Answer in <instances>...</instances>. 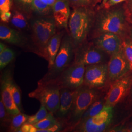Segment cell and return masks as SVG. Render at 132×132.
Listing matches in <instances>:
<instances>
[{
  "mask_svg": "<svg viewBox=\"0 0 132 132\" xmlns=\"http://www.w3.org/2000/svg\"><path fill=\"white\" fill-rule=\"evenodd\" d=\"M62 37V33H56L48 42L44 58L48 61V69L53 65L59 51L61 44Z\"/></svg>",
  "mask_w": 132,
  "mask_h": 132,
  "instance_id": "obj_17",
  "label": "cell"
},
{
  "mask_svg": "<svg viewBox=\"0 0 132 132\" xmlns=\"http://www.w3.org/2000/svg\"><path fill=\"white\" fill-rule=\"evenodd\" d=\"M11 23L15 27L19 29H24L28 26V22L26 17L18 11H15L12 15Z\"/></svg>",
  "mask_w": 132,
  "mask_h": 132,
  "instance_id": "obj_23",
  "label": "cell"
},
{
  "mask_svg": "<svg viewBox=\"0 0 132 132\" xmlns=\"http://www.w3.org/2000/svg\"><path fill=\"white\" fill-rule=\"evenodd\" d=\"M56 25L54 20L49 18L36 19L32 23L33 42L41 56L44 57L48 41L56 33Z\"/></svg>",
  "mask_w": 132,
  "mask_h": 132,
  "instance_id": "obj_6",
  "label": "cell"
},
{
  "mask_svg": "<svg viewBox=\"0 0 132 132\" xmlns=\"http://www.w3.org/2000/svg\"><path fill=\"white\" fill-rule=\"evenodd\" d=\"M69 0H56L52 6L53 17L57 25L67 29L70 17Z\"/></svg>",
  "mask_w": 132,
  "mask_h": 132,
  "instance_id": "obj_15",
  "label": "cell"
},
{
  "mask_svg": "<svg viewBox=\"0 0 132 132\" xmlns=\"http://www.w3.org/2000/svg\"><path fill=\"white\" fill-rule=\"evenodd\" d=\"M124 1L125 0H108L104 5V7L105 9H109L115 5L124 2Z\"/></svg>",
  "mask_w": 132,
  "mask_h": 132,
  "instance_id": "obj_33",
  "label": "cell"
},
{
  "mask_svg": "<svg viewBox=\"0 0 132 132\" xmlns=\"http://www.w3.org/2000/svg\"><path fill=\"white\" fill-rule=\"evenodd\" d=\"M15 53L10 48H6L0 52V69H4L14 60Z\"/></svg>",
  "mask_w": 132,
  "mask_h": 132,
  "instance_id": "obj_22",
  "label": "cell"
},
{
  "mask_svg": "<svg viewBox=\"0 0 132 132\" xmlns=\"http://www.w3.org/2000/svg\"><path fill=\"white\" fill-rule=\"evenodd\" d=\"M28 118V116L21 113L13 116L10 123V130L12 132H19L21 127L27 122Z\"/></svg>",
  "mask_w": 132,
  "mask_h": 132,
  "instance_id": "obj_20",
  "label": "cell"
},
{
  "mask_svg": "<svg viewBox=\"0 0 132 132\" xmlns=\"http://www.w3.org/2000/svg\"><path fill=\"white\" fill-rule=\"evenodd\" d=\"M108 0H103V5H104Z\"/></svg>",
  "mask_w": 132,
  "mask_h": 132,
  "instance_id": "obj_39",
  "label": "cell"
},
{
  "mask_svg": "<svg viewBox=\"0 0 132 132\" xmlns=\"http://www.w3.org/2000/svg\"><path fill=\"white\" fill-rule=\"evenodd\" d=\"M108 79L116 81L125 76L131 71L130 65L122 49L111 55L108 63Z\"/></svg>",
  "mask_w": 132,
  "mask_h": 132,
  "instance_id": "obj_11",
  "label": "cell"
},
{
  "mask_svg": "<svg viewBox=\"0 0 132 132\" xmlns=\"http://www.w3.org/2000/svg\"><path fill=\"white\" fill-rule=\"evenodd\" d=\"M58 122L57 120L53 116V114L49 112L47 116L43 118L38 123L33 124L34 126L38 129L43 130L49 127Z\"/></svg>",
  "mask_w": 132,
  "mask_h": 132,
  "instance_id": "obj_25",
  "label": "cell"
},
{
  "mask_svg": "<svg viewBox=\"0 0 132 132\" xmlns=\"http://www.w3.org/2000/svg\"><path fill=\"white\" fill-rule=\"evenodd\" d=\"M11 115L8 113L5 107V105L3 103L2 98L0 100V119L1 122L2 123H5L6 125L11 122L12 118Z\"/></svg>",
  "mask_w": 132,
  "mask_h": 132,
  "instance_id": "obj_28",
  "label": "cell"
},
{
  "mask_svg": "<svg viewBox=\"0 0 132 132\" xmlns=\"http://www.w3.org/2000/svg\"><path fill=\"white\" fill-rule=\"evenodd\" d=\"M78 89L71 90L68 88H61L60 89V107L57 112L59 118H62L69 116L72 109Z\"/></svg>",
  "mask_w": 132,
  "mask_h": 132,
  "instance_id": "obj_16",
  "label": "cell"
},
{
  "mask_svg": "<svg viewBox=\"0 0 132 132\" xmlns=\"http://www.w3.org/2000/svg\"><path fill=\"white\" fill-rule=\"evenodd\" d=\"M19 2H21V3H22L23 4H31V3L32 2L33 0H18Z\"/></svg>",
  "mask_w": 132,
  "mask_h": 132,
  "instance_id": "obj_36",
  "label": "cell"
},
{
  "mask_svg": "<svg viewBox=\"0 0 132 132\" xmlns=\"http://www.w3.org/2000/svg\"><path fill=\"white\" fill-rule=\"evenodd\" d=\"M42 1L47 5H50L52 6L56 0H42Z\"/></svg>",
  "mask_w": 132,
  "mask_h": 132,
  "instance_id": "obj_34",
  "label": "cell"
},
{
  "mask_svg": "<svg viewBox=\"0 0 132 132\" xmlns=\"http://www.w3.org/2000/svg\"><path fill=\"white\" fill-rule=\"evenodd\" d=\"M92 18V12L86 6L75 8L71 12L68 24L76 48L84 42L90 28Z\"/></svg>",
  "mask_w": 132,
  "mask_h": 132,
  "instance_id": "obj_1",
  "label": "cell"
},
{
  "mask_svg": "<svg viewBox=\"0 0 132 132\" xmlns=\"http://www.w3.org/2000/svg\"><path fill=\"white\" fill-rule=\"evenodd\" d=\"M107 55L95 45L82 43L75 49L73 63L82 64L85 66L105 63Z\"/></svg>",
  "mask_w": 132,
  "mask_h": 132,
  "instance_id": "obj_9",
  "label": "cell"
},
{
  "mask_svg": "<svg viewBox=\"0 0 132 132\" xmlns=\"http://www.w3.org/2000/svg\"><path fill=\"white\" fill-rule=\"evenodd\" d=\"M129 9L132 11V0H130L129 2Z\"/></svg>",
  "mask_w": 132,
  "mask_h": 132,
  "instance_id": "obj_37",
  "label": "cell"
},
{
  "mask_svg": "<svg viewBox=\"0 0 132 132\" xmlns=\"http://www.w3.org/2000/svg\"><path fill=\"white\" fill-rule=\"evenodd\" d=\"M122 50L132 71V40L126 39L123 41Z\"/></svg>",
  "mask_w": 132,
  "mask_h": 132,
  "instance_id": "obj_27",
  "label": "cell"
},
{
  "mask_svg": "<svg viewBox=\"0 0 132 132\" xmlns=\"http://www.w3.org/2000/svg\"><path fill=\"white\" fill-rule=\"evenodd\" d=\"M61 123L60 122H57L56 123L53 124L52 126L47 128L45 129H38L37 132H55L60 131L61 130Z\"/></svg>",
  "mask_w": 132,
  "mask_h": 132,
  "instance_id": "obj_31",
  "label": "cell"
},
{
  "mask_svg": "<svg viewBox=\"0 0 132 132\" xmlns=\"http://www.w3.org/2000/svg\"><path fill=\"white\" fill-rule=\"evenodd\" d=\"M31 5L33 10L41 15L48 14L52 7L44 2L42 0H33Z\"/></svg>",
  "mask_w": 132,
  "mask_h": 132,
  "instance_id": "obj_24",
  "label": "cell"
},
{
  "mask_svg": "<svg viewBox=\"0 0 132 132\" xmlns=\"http://www.w3.org/2000/svg\"><path fill=\"white\" fill-rule=\"evenodd\" d=\"M13 82L10 71H5L2 76L1 80V94L5 108L12 116L21 113L13 99L12 94Z\"/></svg>",
  "mask_w": 132,
  "mask_h": 132,
  "instance_id": "obj_13",
  "label": "cell"
},
{
  "mask_svg": "<svg viewBox=\"0 0 132 132\" xmlns=\"http://www.w3.org/2000/svg\"><path fill=\"white\" fill-rule=\"evenodd\" d=\"M7 48L6 46L4 44L1 43H0V52H3V51H4L5 48Z\"/></svg>",
  "mask_w": 132,
  "mask_h": 132,
  "instance_id": "obj_35",
  "label": "cell"
},
{
  "mask_svg": "<svg viewBox=\"0 0 132 132\" xmlns=\"http://www.w3.org/2000/svg\"><path fill=\"white\" fill-rule=\"evenodd\" d=\"M132 79L125 76L116 81L111 86L105 99V105L114 107L124 97L131 85Z\"/></svg>",
  "mask_w": 132,
  "mask_h": 132,
  "instance_id": "obj_12",
  "label": "cell"
},
{
  "mask_svg": "<svg viewBox=\"0 0 132 132\" xmlns=\"http://www.w3.org/2000/svg\"><path fill=\"white\" fill-rule=\"evenodd\" d=\"M130 39L132 40V27L130 29Z\"/></svg>",
  "mask_w": 132,
  "mask_h": 132,
  "instance_id": "obj_38",
  "label": "cell"
},
{
  "mask_svg": "<svg viewBox=\"0 0 132 132\" xmlns=\"http://www.w3.org/2000/svg\"><path fill=\"white\" fill-rule=\"evenodd\" d=\"M47 111V109L43 105L41 104V106L38 110V112L34 115L29 116L28 119L26 123L31 124H34L38 123L47 116L48 114Z\"/></svg>",
  "mask_w": 132,
  "mask_h": 132,
  "instance_id": "obj_26",
  "label": "cell"
},
{
  "mask_svg": "<svg viewBox=\"0 0 132 132\" xmlns=\"http://www.w3.org/2000/svg\"><path fill=\"white\" fill-rule=\"evenodd\" d=\"M85 67L82 64L72 63L54 80L60 88L76 90L84 85Z\"/></svg>",
  "mask_w": 132,
  "mask_h": 132,
  "instance_id": "obj_8",
  "label": "cell"
},
{
  "mask_svg": "<svg viewBox=\"0 0 132 132\" xmlns=\"http://www.w3.org/2000/svg\"><path fill=\"white\" fill-rule=\"evenodd\" d=\"M108 79V65L106 63L85 67L84 86L90 88H98L103 86Z\"/></svg>",
  "mask_w": 132,
  "mask_h": 132,
  "instance_id": "obj_10",
  "label": "cell"
},
{
  "mask_svg": "<svg viewBox=\"0 0 132 132\" xmlns=\"http://www.w3.org/2000/svg\"><path fill=\"white\" fill-rule=\"evenodd\" d=\"M98 98V94L94 88L83 85L78 89L72 109L67 121L71 129H73L79 124L86 111Z\"/></svg>",
  "mask_w": 132,
  "mask_h": 132,
  "instance_id": "obj_5",
  "label": "cell"
},
{
  "mask_svg": "<svg viewBox=\"0 0 132 132\" xmlns=\"http://www.w3.org/2000/svg\"><path fill=\"white\" fill-rule=\"evenodd\" d=\"M13 0H0V16L1 20L7 23L12 16L10 10Z\"/></svg>",
  "mask_w": 132,
  "mask_h": 132,
  "instance_id": "obj_21",
  "label": "cell"
},
{
  "mask_svg": "<svg viewBox=\"0 0 132 132\" xmlns=\"http://www.w3.org/2000/svg\"><path fill=\"white\" fill-rule=\"evenodd\" d=\"M76 47L71 38L66 37L62 41L54 63L40 82L54 80L73 63Z\"/></svg>",
  "mask_w": 132,
  "mask_h": 132,
  "instance_id": "obj_2",
  "label": "cell"
},
{
  "mask_svg": "<svg viewBox=\"0 0 132 132\" xmlns=\"http://www.w3.org/2000/svg\"><path fill=\"white\" fill-rule=\"evenodd\" d=\"M12 94L15 103L20 110V111L22 112L23 108L21 103V92L19 87L14 83V82H13L12 85Z\"/></svg>",
  "mask_w": 132,
  "mask_h": 132,
  "instance_id": "obj_29",
  "label": "cell"
},
{
  "mask_svg": "<svg viewBox=\"0 0 132 132\" xmlns=\"http://www.w3.org/2000/svg\"><path fill=\"white\" fill-rule=\"evenodd\" d=\"M0 39L10 44L19 46L22 44L23 39L20 33L4 24L0 26Z\"/></svg>",
  "mask_w": 132,
  "mask_h": 132,
  "instance_id": "obj_18",
  "label": "cell"
},
{
  "mask_svg": "<svg viewBox=\"0 0 132 132\" xmlns=\"http://www.w3.org/2000/svg\"><path fill=\"white\" fill-rule=\"evenodd\" d=\"M105 104V99L98 98L97 100H96L83 114L80 121L84 120L86 119L91 118L100 113L103 108Z\"/></svg>",
  "mask_w": 132,
  "mask_h": 132,
  "instance_id": "obj_19",
  "label": "cell"
},
{
  "mask_svg": "<svg viewBox=\"0 0 132 132\" xmlns=\"http://www.w3.org/2000/svg\"><path fill=\"white\" fill-rule=\"evenodd\" d=\"M70 4L74 9L80 7H86L89 5L91 0H69Z\"/></svg>",
  "mask_w": 132,
  "mask_h": 132,
  "instance_id": "obj_30",
  "label": "cell"
},
{
  "mask_svg": "<svg viewBox=\"0 0 132 132\" xmlns=\"http://www.w3.org/2000/svg\"><path fill=\"white\" fill-rule=\"evenodd\" d=\"M113 114V107L105 105L100 113L81 121L73 130L76 132H104L111 123Z\"/></svg>",
  "mask_w": 132,
  "mask_h": 132,
  "instance_id": "obj_7",
  "label": "cell"
},
{
  "mask_svg": "<svg viewBox=\"0 0 132 132\" xmlns=\"http://www.w3.org/2000/svg\"><path fill=\"white\" fill-rule=\"evenodd\" d=\"M94 45L109 55L119 52L122 48V41L120 36L113 33H104L97 36Z\"/></svg>",
  "mask_w": 132,
  "mask_h": 132,
  "instance_id": "obj_14",
  "label": "cell"
},
{
  "mask_svg": "<svg viewBox=\"0 0 132 132\" xmlns=\"http://www.w3.org/2000/svg\"><path fill=\"white\" fill-rule=\"evenodd\" d=\"M38 129L35 127L33 124L25 123L22 126L19 132H37Z\"/></svg>",
  "mask_w": 132,
  "mask_h": 132,
  "instance_id": "obj_32",
  "label": "cell"
},
{
  "mask_svg": "<svg viewBox=\"0 0 132 132\" xmlns=\"http://www.w3.org/2000/svg\"><path fill=\"white\" fill-rule=\"evenodd\" d=\"M126 28V15L122 9H116L100 15L95 24V31L99 35L104 33H113L121 36Z\"/></svg>",
  "mask_w": 132,
  "mask_h": 132,
  "instance_id": "obj_4",
  "label": "cell"
},
{
  "mask_svg": "<svg viewBox=\"0 0 132 132\" xmlns=\"http://www.w3.org/2000/svg\"><path fill=\"white\" fill-rule=\"evenodd\" d=\"M60 87L54 80L38 83L37 88L28 94V96L38 100L49 112L56 113L60 107Z\"/></svg>",
  "mask_w": 132,
  "mask_h": 132,
  "instance_id": "obj_3",
  "label": "cell"
}]
</instances>
